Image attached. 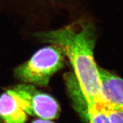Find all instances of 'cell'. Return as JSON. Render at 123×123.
<instances>
[{
	"label": "cell",
	"mask_w": 123,
	"mask_h": 123,
	"mask_svg": "<svg viewBox=\"0 0 123 123\" xmlns=\"http://www.w3.org/2000/svg\"><path fill=\"white\" fill-rule=\"evenodd\" d=\"M64 54L60 47L50 45L39 49L14 69L13 75L20 83L47 87L52 77L64 67Z\"/></svg>",
	"instance_id": "2"
},
{
	"label": "cell",
	"mask_w": 123,
	"mask_h": 123,
	"mask_svg": "<svg viewBox=\"0 0 123 123\" xmlns=\"http://www.w3.org/2000/svg\"><path fill=\"white\" fill-rule=\"evenodd\" d=\"M89 123H123V110L110 106L87 111Z\"/></svg>",
	"instance_id": "6"
},
{
	"label": "cell",
	"mask_w": 123,
	"mask_h": 123,
	"mask_svg": "<svg viewBox=\"0 0 123 123\" xmlns=\"http://www.w3.org/2000/svg\"><path fill=\"white\" fill-rule=\"evenodd\" d=\"M28 114L15 94L6 89L0 95V121L2 123H25Z\"/></svg>",
	"instance_id": "5"
},
{
	"label": "cell",
	"mask_w": 123,
	"mask_h": 123,
	"mask_svg": "<svg viewBox=\"0 0 123 123\" xmlns=\"http://www.w3.org/2000/svg\"><path fill=\"white\" fill-rule=\"evenodd\" d=\"M9 89L18 98L28 115L46 120L56 119L59 117L60 107L57 100L38 91L33 85L20 83Z\"/></svg>",
	"instance_id": "3"
},
{
	"label": "cell",
	"mask_w": 123,
	"mask_h": 123,
	"mask_svg": "<svg viewBox=\"0 0 123 123\" xmlns=\"http://www.w3.org/2000/svg\"><path fill=\"white\" fill-rule=\"evenodd\" d=\"M31 123H55L54 122H52L51 120H46L42 119H38L33 121Z\"/></svg>",
	"instance_id": "7"
},
{
	"label": "cell",
	"mask_w": 123,
	"mask_h": 123,
	"mask_svg": "<svg viewBox=\"0 0 123 123\" xmlns=\"http://www.w3.org/2000/svg\"><path fill=\"white\" fill-rule=\"evenodd\" d=\"M102 99L111 107L123 110V79L99 67Z\"/></svg>",
	"instance_id": "4"
},
{
	"label": "cell",
	"mask_w": 123,
	"mask_h": 123,
	"mask_svg": "<svg viewBox=\"0 0 123 123\" xmlns=\"http://www.w3.org/2000/svg\"><path fill=\"white\" fill-rule=\"evenodd\" d=\"M0 11L23 23L30 34L54 29L62 18L89 19L85 0H0Z\"/></svg>",
	"instance_id": "1"
}]
</instances>
